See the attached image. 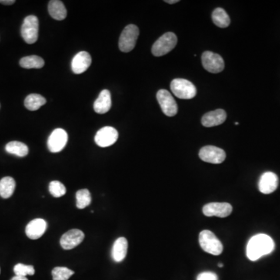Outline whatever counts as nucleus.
I'll return each mask as SVG.
<instances>
[{
  "label": "nucleus",
  "instance_id": "6",
  "mask_svg": "<svg viewBox=\"0 0 280 280\" xmlns=\"http://www.w3.org/2000/svg\"><path fill=\"white\" fill-rule=\"evenodd\" d=\"M39 22L36 16L30 15L26 17L21 27V35L28 44H34L38 41Z\"/></svg>",
  "mask_w": 280,
  "mask_h": 280
},
{
  "label": "nucleus",
  "instance_id": "35",
  "mask_svg": "<svg viewBox=\"0 0 280 280\" xmlns=\"http://www.w3.org/2000/svg\"><path fill=\"white\" fill-rule=\"evenodd\" d=\"M234 124H235L236 125H239V123H238V122H235V123H234Z\"/></svg>",
  "mask_w": 280,
  "mask_h": 280
},
{
  "label": "nucleus",
  "instance_id": "11",
  "mask_svg": "<svg viewBox=\"0 0 280 280\" xmlns=\"http://www.w3.org/2000/svg\"><path fill=\"white\" fill-rule=\"evenodd\" d=\"M118 138V132L115 128L105 126L97 132L94 140L100 147H108L115 144Z\"/></svg>",
  "mask_w": 280,
  "mask_h": 280
},
{
  "label": "nucleus",
  "instance_id": "33",
  "mask_svg": "<svg viewBox=\"0 0 280 280\" xmlns=\"http://www.w3.org/2000/svg\"><path fill=\"white\" fill-rule=\"evenodd\" d=\"M165 2L168 3V4H176V3H178V0H171V1H170V0H167Z\"/></svg>",
  "mask_w": 280,
  "mask_h": 280
},
{
  "label": "nucleus",
  "instance_id": "31",
  "mask_svg": "<svg viewBox=\"0 0 280 280\" xmlns=\"http://www.w3.org/2000/svg\"><path fill=\"white\" fill-rule=\"evenodd\" d=\"M0 4H4V5H13L15 4L14 0H0Z\"/></svg>",
  "mask_w": 280,
  "mask_h": 280
},
{
  "label": "nucleus",
  "instance_id": "18",
  "mask_svg": "<svg viewBox=\"0 0 280 280\" xmlns=\"http://www.w3.org/2000/svg\"><path fill=\"white\" fill-rule=\"evenodd\" d=\"M111 108V93L108 90H103L94 104V109L98 114H105Z\"/></svg>",
  "mask_w": 280,
  "mask_h": 280
},
{
  "label": "nucleus",
  "instance_id": "23",
  "mask_svg": "<svg viewBox=\"0 0 280 280\" xmlns=\"http://www.w3.org/2000/svg\"><path fill=\"white\" fill-rule=\"evenodd\" d=\"M46 100L40 94H32L28 95L24 101L26 108L29 111H37L41 106L45 105Z\"/></svg>",
  "mask_w": 280,
  "mask_h": 280
},
{
  "label": "nucleus",
  "instance_id": "5",
  "mask_svg": "<svg viewBox=\"0 0 280 280\" xmlns=\"http://www.w3.org/2000/svg\"><path fill=\"white\" fill-rule=\"evenodd\" d=\"M139 31L137 26L129 24L124 28L119 38L118 47L123 52H129L135 48Z\"/></svg>",
  "mask_w": 280,
  "mask_h": 280
},
{
  "label": "nucleus",
  "instance_id": "2",
  "mask_svg": "<svg viewBox=\"0 0 280 280\" xmlns=\"http://www.w3.org/2000/svg\"><path fill=\"white\" fill-rule=\"evenodd\" d=\"M198 241L204 251L214 255H220L223 252L224 247L221 241L216 237L212 231H202L200 233Z\"/></svg>",
  "mask_w": 280,
  "mask_h": 280
},
{
  "label": "nucleus",
  "instance_id": "21",
  "mask_svg": "<svg viewBox=\"0 0 280 280\" xmlns=\"http://www.w3.org/2000/svg\"><path fill=\"white\" fill-rule=\"evenodd\" d=\"M16 188L15 180L11 177H5L0 180V196L9 198L12 196Z\"/></svg>",
  "mask_w": 280,
  "mask_h": 280
},
{
  "label": "nucleus",
  "instance_id": "27",
  "mask_svg": "<svg viewBox=\"0 0 280 280\" xmlns=\"http://www.w3.org/2000/svg\"><path fill=\"white\" fill-rule=\"evenodd\" d=\"M53 280H68L74 274L73 270L65 267H55L52 272Z\"/></svg>",
  "mask_w": 280,
  "mask_h": 280
},
{
  "label": "nucleus",
  "instance_id": "34",
  "mask_svg": "<svg viewBox=\"0 0 280 280\" xmlns=\"http://www.w3.org/2000/svg\"><path fill=\"white\" fill-rule=\"evenodd\" d=\"M218 266L220 267V268H222V267L224 266V265H223L222 263H220L219 264Z\"/></svg>",
  "mask_w": 280,
  "mask_h": 280
},
{
  "label": "nucleus",
  "instance_id": "15",
  "mask_svg": "<svg viewBox=\"0 0 280 280\" xmlns=\"http://www.w3.org/2000/svg\"><path fill=\"white\" fill-rule=\"evenodd\" d=\"M91 55L87 51H81L73 58L72 70L75 74H81L88 69L91 65Z\"/></svg>",
  "mask_w": 280,
  "mask_h": 280
},
{
  "label": "nucleus",
  "instance_id": "20",
  "mask_svg": "<svg viewBox=\"0 0 280 280\" xmlns=\"http://www.w3.org/2000/svg\"><path fill=\"white\" fill-rule=\"evenodd\" d=\"M48 13L53 19L63 21L67 16L66 9L63 3L58 0H51L48 4Z\"/></svg>",
  "mask_w": 280,
  "mask_h": 280
},
{
  "label": "nucleus",
  "instance_id": "10",
  "mask_svg": "<svg viewBox=\"0 0 280 280\" xmlns=\"http://www.w3.org/2000/svg\"><path fill=\"white\" fill-rule=\"evenodd\" d=\"M232 210V205L227 202H211L204 205L202 212L206 217L224 218L231 215Z\"/></svg>",
  "mask_w": 280,
  "mask_h": 280
},
{
  "label": "nucleus",
  "instance_id": "4",
  "mask_svg": "<svg viewBox=\"0 0 280 280\" xmlns=\"http://www.w3.org/2000/svg\"><path fill=\"white\" fill-rule=\"evenodd\" d=\"M171 90L177 98L191 99L196 95L195 85L185 79H174L171 83Z\"/></svg>",
  "mask_w": 280,
  "mask_h": 280
},
{
  "label": "nucleus",
  "instance_id": "26",
  "mask_svg": "<svg viewBox=\"0 0 280 280\" xmlns=\"http://www.w3.org/2000/svg\"><path fill=\"white\" fill-rule=\"evenodd\" d=\"M76 198H77V207L80 209H83L90 205L92 201L91 192L88 189H81L77 191Z\"/></svg>",
  "mask_w": 280,
  "mask_h": 280
},
{
  "label": "nucleus",
  "instance_id": "13",
  "mask_svg": "<svg viewBox=\"0 0 280 280\" xmlns=\"http://www.w3.org/2000/svg\"><path fill=\"white\" fill-rule=\"evenodd\" d=\"M84 233L81 230H70L62 236L60 244L63 249L71 250L81 244L84 241Z\"/></svg>",
  "mask_w": 280,
  "mask_h": 280
},
{
  "label": "nucleus",
  "instance_id": "30",
  "mask_svg": "<svg viewBox=\"0 0 280 280\" xmlns=\"http://www.w3.org/2000/svg\"><path fill=\"white\" fill-rule=\"evenodd\" d=\"M196 280H218V276L214 272H204L197 276Z\"/></svg>",
  "mask_w": 280,
  "mask_h": 280
},
{
  "label": "nucleus",
  "instance_id": "1",
  "mask_svg": "<svg viewBox=\"0 0 280 280\" xmlns=\"http://www.w3.org/2000/svg\"><path fill=\"white\" fill-rule=\"evenodd\" d=\"M275 249V243L271 237L265 234L253 236L247 245V256L255 261L265 255H269Z\"/></svg>",
  "mask_w": 280,
  "mask_h": 280
},
{
  "label": "nucleus",
  "instance_id": "16",
  "mask_svg": "<svg viewBox=\"0 0 280 280\" xmlns=\"http://www.w3.org/2000/svg\"><path fill=\"white\" fill-rule=\"evenodd\" d=\"M47 228V223L42 219H35L26 227L25 232L31 240L39 239L45 234Z\"/></svg>",
  "mask_w": 280,
  "mask_h": 280
},
{
  "label": "nucleus",
  "instance_id": "17",
  "mask_svg": "<svg viewBox=\"0 0 280 280\" xmlns=\"http://www.w3.org/2000/svg\"><path fill=\"white\" fill-rule=\"evenodd\" d=\"M226 119H227L226 111L223 109H217L205 114L202 118V124L203 126L209 128V127L221 125L224 123Z\"/></svg>",
  "mask_w": 280,
  "mask_h": 280
},
{
  "label": "nucleus",
  "instance_id": "22",
  "mask_svg": "<svg viewBox=\"0 0 280 280\" xmlns=\"http://www.w3.org/2000/svg\"><path fill=\"white\" fill-rule=\"evenodd\" d=\"M6 151L9 154H14L17 157H24L28 155L29 149L28 146L19 141H12L7 144Z\"/></svg>",
  "mask_w": 280,
  "mask_h": 280
},
{
  "label": "nucleus",
  "instance_id": "9",
  "mask_svg": "<svg viewBox=\"0 0 280 280\" xmlns=\"http://www.w3.org/2000/svg\"><path fill=\"white\" fill-rule=\"evenodd\" d=\"M200 159L210 164H219L226 159V153L222 149L214 146H206L200 150Z\"/></svg>",
  "mask_w": 280,
  "mask_h": 280
},
{
  "label": "nucleus",
  "instance_id": "25",
  "mask_svg": "<svg viewBox=\"0 0 280 280\" xmlns=\"http://www.w3.org/2000/svg\"><path fill=\"white\" fill-rule=\"evenodd\" d=\"M20 65L24 68H41L45 65V61L38 55H30L21 58Z\"/></svg>",
  "mask_w": 280,
  "mask_h": 280
},
{
  "label": "nucleus",
  "instance_id": "14",
  "mask_svg": "<svg viewBox=\"0 0 280 280\" xmlns=\"http://www.w3.org/2000/svg\"><path fill=\"white\" fill-rule=\"evenodd\" d=\"M278 185V176L275 173L267 171L260 178L258 182V189L261 193L271 194L276 190Z\"/></svg>",
  "mask_w": 280,
  "mask_h": 280
},
{
  "label": "nucleus",
  "instance_id": "19",
  "mask_svg": "<svg viewBox=\"0 0 280 280\" xmlns=\"http://www.w3.org/2000/svg\"><path fill=\"white\" fill-rule=\"evenodd\" d=\"M128 251V241L125 238H119L114 243L112 248V258L116 262L125 259Z\"/></svg>",
  "mask_w": 280,
  "mask_h": 280
},
{
  "label": "nucleus",
  "instance_id": "28",
  "mask_svg": "<svg viewBox=\"0 0 280 280\" xmlns=\"http://www.w3.org/2000/svg\"><path fill=\"white\" fill-rule=\"evenodd\" d=\"M48 189L51 195L55 198L63 196L66 193V188L62 183L58 181H51Z\"/></svg>",
  "mask_w": 280,
  "mask_h": 280
},
{
  "label": "nucleus",
  "instance_id": "29",
  "mask_svg": "<svg viewBox=\"0 0 280 280\" xmlns=\"http://www.w3.org/2000/svg\"><path fill=\"white\" fill-rule=\"evenodd\" d=\"M16 275L26 277L27 275H33L35 273V270L32 265H26L24 264H17L14 268Z\"/></svg>",
  "mask_w": 280,
  "mask_h": 280
},
{
  "label": "nucleus",
  "instance_id": "3",
  "mask_svg": "<svg viewBox=\"0 0 280 280\" xmlns=\"http://www.w3.org/2000/svg\"><path fill=\"white\" fill-rule=\"evenodd\" d=\"M178 42L176 35L172 32L165 33L156 41L152 47V53L154 56L160 57L169 53Z\"/></svg>",
  "mask_w": 280,
  "mask_h": 280
},
{
  "label": "nucleus",
  "instance_id": "24",
  "mask_svg": "<svg viewBox=\"0 0 280 280\" xmlns=\"http://www.w3.org/2000/svg\"><path fill=\"white\" fill-rule=\"evenodd\" d=\"M212 19L214 24L219 28H227L231 24L229 15L224 9L217 8L212 14Z\"/></svg>",
  "mask_w": 280,
  "mask_h": 280
},
{
  "label": "nucleus",
  "instance_id": "32",
  "mask_svg": "<svg viewBox=\"0 0 280 280\" xmlns=\"http://www.w3.org/2000/svg\"><path fill=\"white\" fill-rule=\"evenodd\" d=\"M11 280H28V278H26L24 276H19V275H15V276L13 277Z\"/></svg>",
  "mask_w": 280,
  "mask_h": 280
},
{
  "label": "nucleus",
  "instance_id": "7",
  "mask_svg": "<svg viewBox=\"0 0 280 280\" xmlns=\"http://www.w3.org/2000/svg\"><path fill=\"white\" fill-rule=\"evenodd\" d=\"M157 99L163 112L167 116L173 117L178 113V104L171 93L167 90H160L157 94Z\"/></svg>",
  "mask_w": 280,
  "mask_h": 280
},
{
  "label": "nucleus",
  "instance_id": "8",
  "mask_svg": "<svg viewBox=\"0 0 280 280\" xmlns=\"http://www.w3.org/2000/svg\"><path fill=\"white\" fill-rule=\"evenodd\" d=\"M202 62L204 68L212 74L222 72L225 67L224 60L218 54L212 51H205L202 55Z\"/></svg>",
  "mask_w": 280,
  "mask_h": 280
},
{
  "label": "nucleus",
  "instance_id": "12",
  "mask_svg": "<svg viewBox=\"0 0 280 280\" xmlns=\"http://www.w3.org/2000/svg\"><path fill=\"white\" fill-rule=\"evenodd\" d=\"M68 142V134L62 128H56L51 132L48 140V150L51 153H58L65 148Z\"/></svg>",
  "mask_w": 280,
  "mask_h": 280
}]
</instances>
